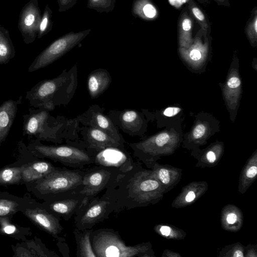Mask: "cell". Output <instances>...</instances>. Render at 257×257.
<instances>
[{"label":"cell","instance_id":"4316f807","mask_svg":"<svg viewBox=\"0 0 257 257\" xmlns=\"http://www.w3.org/2000/svg\"><path fill=\"white\" fill-rule=\"evenodd\" d=\"M23 205L20 201L10 197L0 198V217L12 216L17 211L21 210Z\"/></svg>","mask_w":257,"mask_h":257},{"label":"cell","instance_id":"7c38bea8","mask_svg":"<svg viewBox=\"0 0 257 257\" xmlns=\"http://www.w3.org/2000/svg\"><path fill=\"white\" fill-rule=\"evenodd\" d=\"M41 17L38 0H30L22 8L18 27L25 44H30L36 40Z\"/></svg>","mask_w":257,"mask_h":257},{"label":"cell","instance_id":"7402d4cb","mask_svg":"<svg viewBox=\"0 0 257 257\" xmlns=\"http://www.w3.org/2000/svg\"><path fill=\"white\" fill-rule=\"evenodd\" d=\"M93 228L80 230L75 228L73 231L76 244L77 257H96L91 242L90 234Z\"/></svg>","mask_w":257,"mask_h":257},{"label":"cell","instance_id":"30bf717a","mask_svg":"<svg viewBox=\"0 0 257 257\" xmlns=\"http://www.w3.org/2000/svg\"><path fill=\"white\" fill-rule=\"evenodd\" d=\"M21 211L39 228L51 235L58 241H65L60 236L63 227L60 218L44 208L42 204L34 207H22Z\"/></svg>","mask_w":257,"mask_h":257},{"label":"cell","instance_id":"484cf974","mask_svg":"<svg viewBox=\"0 0 257 257\" xmlns=\"http://www.w3.org/2000/svg\"><path fill=\"white\" fill-rule=\"evenodd\" d=\"M11 216L0 217V233L10 235L17 239H23L29 234V231H24V228L13 224L9 217Z\"/></svg>","mask_w":257,"mask_h":257},{"label":"cell","instance_id":"ba28073f","mask_svg":"<svg viewBox=\"0 0 257 257\" xmlns=\"http://www.w3.org/2000/svg\"><path fill=\"white\" fill-rule=\"evenodd\" d=\"M112 212L113 204L104 193L100 197L96 196L83 202L75 215V227L80 230L92 229L97 223L107 219Z\"/></svg>","mask_w":257,"mask_h":257},{"label":"cell","instance_id":"5b68a950","mask_svg":"<svg viewBox=\"0 0 257 257\" xmlns=\"http://www.w3.org/2000/svg\"><path fill=\"white\" fill-rule=\"evenodd\" d=\"M90 239L96 257H144L152 256L150 243L125 244L117 231L111 228L93 229Z\"/></svg>","mask_w":257,"mask_h":257},{"label":"cell","instance_id":"d590c367","mask_svg":"<svg viewBox=\"0 0 257 257\" xmlns=\"http://www.w3.org/2000/svg\"><path fill=\"white\" fill-rule=\"evenodd\" d=\"M256 174L257 167L255 165L250 167L246 172V176L249 178H253Z\"/></svg>","mask_w":257,"mask_h":257},{"label":"cell","instance_id":"603a6c76","mask_svg":"<svg viewBox=\"0 0 257 257\" xmlns=\"http://www.w3.org/2000/svg\"><path fill=\"white\" fill-rule=\"evenodd\" d=\"M186 6L193 19L200 26L204 39L208 38L211 32V24L205 12L194 0H187Z\"/></svg>","mask_w":257,"mask_h":257},{"label":"cell","instance_id":"ffe728a7","mask_svg":"<svg viewBox=\"0 0 257 257\" xmlns=\"http://www.w3.org/2000/svg\"><path fill=\"white\" fill-rule=\"evenodd\" d=\"M194 19L191 15L187 6L184 8L178 19V38L181 47L189 46L192 41Z\"/></svg>","mask_w":257,"mask_h":257},{"label":"cell","instance_id":"4dcf8cb0","mask_svg":"<svg viewBox=\"0 0 257 257\" xmlns=\"http://www.w3.org/2000/svg\"><path fill=\"white\" fill-rule=\"evenodd\" d=\"M77 0H57L58 11L59 12H64L72 8L76 3Z\"/></svg>","mask_w":257,"mask_h":257},{"label":"cell","instance_id":"7a4b0ae2","mask_svg":"<svg viewBox=\"0 0 257 257\" xmlns=\"http://www.w3.org/2000/svg\"><path fill=\"white\" fill-rule=\"evenodd\" d=\"M78 83L76 64L68 70H63L56 77L38 83L27 92L26 98L34 107L52 110L56 107L65 106L70 102Z\"/></svg>","mask_w":257,"mask_h":257},{"label":"cell","instance_id":"52a82bcc","mask_svg":"<svg viewBox=\"0 0 257 257\" xmlns=\"http://www.w3.org/2000/svg\"><path fill=\"white\" fill-rule=\"evenodd\" d=\"M91 31L88 29L78 32H70L57 39L35 58L28 71L33 72L54 62L79 45Z\"/></svg>","mask_w":257,"mask_h":257},{"label":"cell","instance_id":"9c48e42d","mask_svg":"<svg viewBox=\"0 0 257 257\" xmlns=\"http://www.w3.org/2000/svg\"><path fill=\"white\" fill-rule=\"evenodd\" d=\"M120 171L114 167L96 165L85 169L79 194L89 201L106 189Z\"/></svg>","mask_w":257,"mask_h":257},{"label":"cell","instance_id":"83f0119b","mask_svg":"<svg viewBox=\"0 0 257 257\" xmlns=\"http://www.w3.org/2000/svg\"><path fill=\"white\" fill-rule=\"evenodd\" d=\"M52 11L48 5H46L40 23L37 38L40 39L49 33L52 29Z\"/></svg>","mask_w":257,"mask_h":257},{"label":"cell","instance_id":"f546056e","mask_svg":"<svg viewBox=\"0 0 257 257\" xmlns=\"http://www.w3.org/2000/svg\"><path fill=\"white\" fill-rule=\"evenodd\" d=\"M116 0H87V8L98 13H109L115 7Z\"/></svg>","mask_w":257,"mask_h":257},{"label":"cell","instance_id":"8d00e7d4","mask_svg":"<svg viewBox=\"0 0 257 257\" xmlns=\"http://www.w3.org/2000/svg\"><path fill=\"white\" fill-rule=\"evenodd\" d=\"M159 230L161 233L165 236H169L171 232V228L166 225L161 226Z\"/></svg>","mask_w":257,"mask_h":257},{"label":"cell","instance_id":"d6a6232c","mask_svg":"<svg viewBox=\"0 0 257 257\" xmlns=\"http://www.w3.org/2000/svg\"><path fill=\"white\" fill-rule=\"evenodd\" d=\"M181 109L177 107H169L164 111V114L168 117H171L178 114Z\"/></svg>","mask_w":257,"mask_h":257},{"label":"cell","instance_id":"7bdbcfd3","mask_svg":"<svg viewBox=\"0 0 257 257\" xmlns=\"http://www.w3.org/2000/svg\"><path fill=\"white\" fill-rule=\"evenodd\" d=\"M199 3L203 5H208L210 4L209 0H196Z\"/></svg>","mask_w":257,"mask_h":257},{"label":"cell","instance_id":"4fadbf2b","mask_svg":"<svg viewBox=\"0 0 257 257\" xmlns=\"http://www.w3.org/2000/svg\"><path fill=\"white\" fill-rule=\"evenodd\" d=\"M78 132L82 147L95 153L108 148H124V144L98 128L79 125Z\"/></svg>","mask_w":257,"mask_h":257},{"label":"cell","instance_id":"cb8c5ba5","mask_svg":"<svg viewBox=\"0 0 257 257\" xmlns=\"http://www.w3.org/2000/svg\"><path fill=\"white\" fill-rule=\"evenodd\" d=\"M16 55V51L9 31L0 24V65L10 62Z\"/></svg>","mask_w":257,"mask_h":257},{"label":"cell","instance_id":"74e56055","mask_svg":"<svg viewBox=\"0 0 257 257\" xmlns=\"http://www.w3.org/2000/svg\"><path fill=\"white\" fill-rule=\"evenodd\" d=\"M236 220L237 216L233 213H229L226 217L227 222L230 224H234L236 222Z\"/></svg>","mask_w":257,"mask_h":257},{"label":"cell","instance_id":"f35d334b","mask_svg":"<svg viewBox=\"0 0 257 257\" xmlns=\"http://www.w3.org/2000/svg\"><path fill=\"white\" fill-rule=\"evenodd\" d=\"M195 197V193L193 191H190L186 195L185 200L187 202H190L194 200Z\"/></svg>","mask_w":257,"mask_h":257},{"label":"cell","instance_id":"2e32d148","mask_svg":"<svg viewBox=\"0 0 257 257\" xmlns=\"http://www.w3.org/2000/svg\"><path fill=\"white\" fill-rule=\"evenodd\" d=\"M84 199V197L79 194L61 199L45 201L42 205L60 218L68 221L78 212L83 203Z\"/></svg>","mask_w":257,"mask_h":257},{"label":"cell","instance_id":"b9f144b4","mask_svg":"<svg viewBox=\"0 0 257 257\" xmlns=\"http://www.w3.org/2000/svg\"><path fill=\"white\" fill-rule=\"evenodd\" d=\"M244 255L242 253V252L240 250H236L234 252V254H233V256L234 257H242Z\"/></svg>","mask_w":257,"mask_h":257},{"label":"cell","instance_id":"8992f818","mask_svg":"<svg viewBox=\"0 0 257 257\" xmlns=\"http://www.w3.org/2000/svg\"><path fill=\"white\" fill-rule=\"evenodd\" d=\"M33 151L39 157L48 158L73 169H83L87 165L94 164L96 154L68 144L49 146L38 143L34 145Z\"/></svg>","mask_w":257,"mask_h":257},{"label":"cell","instance_id":"60d3db41","mask_svg":"<svg viewBox=\"0 0 257 257\" xmlns=\"http://www.w3.org/2000/svg\"><path fill=\"white\" fill-rule=\"evenodd\" d=\"M218 5L229 7L230 3L229 0H213Z\"/></svg>","mask_w":257,"mask_h":257},{"label":"cell","instance_id":"e0dca14e","mask_svg":"<svg viewBox=\"0 0 257 257\" xmlns=\"http://www.w3.org/2000/svg\"><path fill=\"white\" fill-rule=\"evenodd\" d=\"M111 76L105 69L98 68L91 71L87 78V88L91 99H96L109 87Z\"/></svg>","mask_w":257,"mask_h":257},{"label":"cell","instance_id":"44dd1931","mask_svg":"<svg viewBox=\"0 0 257 257\" xmlns=\"http://www.w3.org/2000/svg\"><path fill=\"white\" fill-rule=\"evenodd\" d=\"M132 14L136 18L152 21L159 17V11L153 0H134Z\"/></svg>","mask_w":257,"mask_h":257},{"label":"cell","instance_id":"8fae6325","mask_svg":"<svg viewBox=\"0 0 257 257\" xmlns=\"http://www.w3.org/2000/svg\"><path fill=\"white\" fill-rule=\"evenodd\" d=\"M104 108L103 107L97 104H93L75 118L82 125L98 128L120 143H126L118 128L106 114L104 113Z\"/></svg>","mask_w":257,"mask_h":257},{"label":"cell","instance_id":"f1b7e54d","mask_svg":"<svg viewBox=\"0 0 257 257\" xmlns=\"http://www.w3.org/2000/svg\"><path fill=\"white\" fill-rule=\"evenodd\" d=\"M245 34L251 44L254 45L257 41V8L254 7L251 13L245 27Z\"/></svg>","mask_w":257,"mask_h":257},{"label":"cell","instance_id":"5bb4252c","mask_svg":"<svg viewBox=\"0 0 257 257\" xmlns=\"http://www.w3.org/2000/svg\"><path fill=\"white\" fill-rule=\"evenodd\" d=\"M106 115L113 124L125 134L131 136H141L144 129V118L136 110L110 109Z\"/></svg>","mask_w":257,"mask_h":257},{"label":"cell","instance_id":"836d02e7","mask_svg":"<svg viewBox=\"0 0 257 257\" xmlns=\"http://www.w3.org/2000/svg\"><path fill=\"white\" fill-rule=\"evenodd\" d=\"M240 79L236 77L230 78L227 81V85L231 88H235L240 85Z\"/></svg>","mask_w":257,"mask_h":257},{"label":"cell","instance_id":"d4e9b609","mask_svg":"<svg viewBox=\"0 0 257 257\" xmlns=\"http://www.w3.org/2000/svg\"><path fill=\"white\" fill-rule=\"evenodd\" d=\"M24 165L19 167L5 168L0 170V186L19 184L22 182Z\"/></svg>","mask_w":257,"mask_h":257},{"label":"cell","instance_id":"d6986e66","mask_svg":"<svg viewBox=\"0 0 257 257\" xmlns=\"http://www.w3.org/2000/svg\"><path fill=\"white\" fill-rule=\"evenodd\" d=\"M57 168L50 162L44 160L25 164L22 171V182L29 183L35 182Z\"/></svg>","mask_w":257,"mask_h":257},{"label":"cell","instance_id":"ac0fdd59","mask_svg":"<svg viewBox=\"0 0 257 257\" xmlns=\"http://www.w3.org/2000/svg\"><path fill=\"white\" fill-rule=\"evenodd\" d=\"M22 97L21 96L17 100L5 101L0 105V146L9 133Z\"/></svg>","mask_w":257,"mask_h":257},{"label":"cell","instance_id":"6da1fadb","mask_svg":"<svg viewBox=\"0 0 257 257\" xmlns=\"http://www.w3.org/2000/svg\"><path fill=\"white\" fill-rule=\"evenodd\" d=\"M159 189V182L153 171L144 169L137 162L131 169L120 171L105 193L111 200L113 212L118 213L154 203Z\"/></svg>","mask_w":257,"mask_h":257},{"label":"cell","instance_id":"9a60e30c","mask_svg":"<svg viewBox=\"0 0 257 257\" xmlns=\"http://www.w3.org/2000/svg\"><path fill=\"white\" fill-rule=\"evenodd\" d=\"M134 162L124 148H108L95 154L94 164L118 169L121 172L131 169Z\"/></svg>","mask_w":257,"mask_h":257},{"label":"cell","instance_id":"e575fe53","mask_svg":"<svg viewBox=\"0 0 257 257\" xmlns=\"http://www.w3.org/2000/svg\"><path fill=\"white\" fill-rule=\"evenodd\" d=\"M61 242L62 245H60L59 242L58 243L60 252L62 254L63 253L64 256H69V249L67 244L65 243V241H61Z\"/></svg>","mask_w":257,"mask_h":257},{"label":"cell","instance_id":"ab89813d","mask_svg":"<svg viewBox=\"0 0 257 257\" xmlns=\"http://www.w3.org/2000/svg\"><path fill=\"white\" fill-rule=\"evenodd\" d=\"M206 158L210 163H213L216 160L215 154L212 151H209L207 153Z\"/></svg>","mask_w":257,"mask_h":257},{"label":"cell","instance_id":"3957f363","mask_svg":"<svg viewBox=\"0 0 257 257\" xmlns=\"http://www.w3.org/2000/svg\"><path fill=\"white\" fill-rule=\"evenodd\" d=\"M79 124L76 118L69 119L63 115L55 118L49 110L44 109L28 116L23 131L25 135H34L40 140L56 144L71 142L81 146L78 132Z\"/></svg>","mask_w":257,"mask_h":257},{"label":"cell","instance_id":"277c9868","mask_svg":"<svg viewBox=\"0 0 257 257\" xmlns=\"http://www.w3.org/2000/svg\"><path fill=\"white\" fill-rule=\"evenodd\" d=\"M84 173V169L57 168L42 178L32 182L34 192L45 201L77 195L82 188Z\"/></svg>","mask_w":257,"mask_h":257},{"label":"cell","instance_id":"1f68e13d","mask_svg":"<svg viewBox=\"0 0 257 257\" xmlns=\"http://www.w3.org/2000/svg\"><path fill=\"white\" fill-rule=\"evenodd\" d=\"M206 131L205 126L202 124L197 125L194 129L193 136L194 139H199L204 136Z\"/></svg>","mask_w":257,"mask_h":257}]
</instances>
